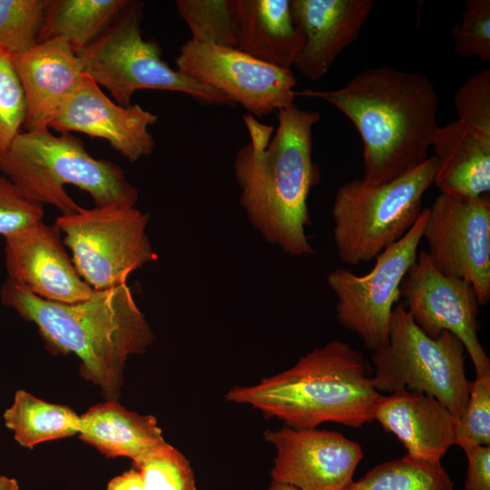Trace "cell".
<instances>
[{
    "instance_id": "1",
    "label": "cell",
    "mask_w": 490,
    "mask_h": 490,
    "mask_svg": "<svg viewBox=\"0 0 490 490\" xmlns=\"http://www.w3.org/2000/svg\"><path fill=\"white\" fill-rule=\"evenodd\" d=\"M277 114L275 132L273 126L243 116L249 141L234 159L239 201L266 241L291 256L309 255L314 249L306 234L311 225L308 198L321 179L312 130L320 113L293 103Z\"/></svg>"
},
{
    "instance_id": "2",
    "label": "cell",
    "mask_w": 490,
    "mask_h": 490,
    "mask_svg": "<svg viewBox=\"0 0 490 490\" xmlns=\"http://www.w3.org/2000/svg\"><path fill=\"white\" fill-rule=\"evenodd\" d=\"M297 96L325 101L352 122L363 144L361 181L369 186L396 180L428 158L438 94L424 74L370 67L340 88L304 89Z\"/></svg>"
},
{
    "instance_id": "3",
    "label": "cell",
    "mask_w": 490,
    "mask_h": 490,
    "mask_svg": "<svg viewBox=\"0 0 490 490\" xmlns=\"http://www.w3.org/2000/svg\"><path fill=\"white\" fill-rule=\"evenodd\" d=\"M0 298L4 306L35 324L54 351L76 355L83 377L108 400L120 396L127 358L145 352L154 339L127 283L68 304L41 299L7 278Z\"/></svg>"
},
{
    "instance_id": "4",
    "label": "cell",
    "mask_w": 490,
    "mask_h": 490,
    "mask_svg": "<svg viewBox=\"0 0 490 490\" xmlns=\"http://www.w3.org/2000/svg\"><path fill=\"white\" fill-rule=\"evenodd\" d=\"M371 376L360 351L332 340L287 370L253 386L231 388L226 399L252 406L265 417H276L295 429L317 428L326 422L360 428L374 421L382 395Z\"/></svg>"
},
{
    "instance_id": "5",
    "label": "cell",
    "mask_w": 490,
    "mask_h": 490,
    "mask_svg": "<svg viewBox=\"0 0 490 490\" xmlns=\"http://www.w3.org/2000/svg\"><path fill=\"white\" fill-rule=\"evenodd\" d=\"M0 172L30 201L56 207L64 215L79 211L66 192L74 185L92 197L95 207H135L139 192L124 170L93 157L78 137L49 129L21 132L0 159Z\"/></svg>"
},
{
    "instance_id": "6",
    "label": "cell",
    "mask_w": 490,
    "mask_h": 490,
    "mask_svg": "<svg viewBox=\"0 0 490 490\" xmlns=\"http://www.w3.org/2000/svg\"><path fill=\"white\" fill-rule=\"evenodd\" d=\"M434 155L401 177L369 186L361 179L341 185L331 214L338 255L348 265L374 260L412 228L421 211L423 196L434 183Z\"/></svg>"
},
{
    "instance_id": "7",
    "label": "cell",
    "mask_w": 490,
    "mask_h": 490,
    "mask_svg": "<svg viewBox=\"0 0 490 490\" xmlns=\"http://www.w3.org/2000/svg\"><path fill=\"white\" fill-rule=\"evenodd\" d=\"M466 349L454 334L432 338L412 320L403 303L392 312L387 343L372 351V381L381 394L405 389L433 397L458 421L472 382L466 375Z\"/></svg>"
},
{
    "instance_id": "8",
    "label": "cell",
    "mask_w": 490,
    "mask_h": 490,
    "mask_svg": "<svg viewBox=\"0 0 490 490\" xmlns=\"http://www.w3.org/2000/svg\"><path fill=\"white\" fill-rule=\"evenodd\" d=\"M142 2L132 1L97 40L76 53L84 74L124 107L132 105V95L140 90L181 93L210 105L233 106L225 93L172 68L162 59L159 44L142 35Z\"/></svg>"
},
{
    "instance_id": "9",
    "label": "cell",
    "mask_w": 490,
    "mask_h": 490,
    "mask_svg": "<svg viewBox=\"0 0 490 490\" xmlns=\"http://www.w3.org/2000/svg\"><path fill=\"white\" fill-rule=\"evenodd\" d=\"M149 217L136 207L82 208L62 214L55 224L78 275L104 290L125 284L132 271L158 260L146 233Z\"/></svg>"
},
{
    "instance_id": "10",
    "label": "cell",
    "mask_w": 490,
    "mask_h": 490,
    "mask_svg": "<svg viewBox=\"0 0 490 490\" xmlns=\"http://www.w3.org/2000/svg\"><path fill=\"white\" fill-rule=\"evenodd\" d=\"M428 208L422 210L412 228L378 254L372 270L358 276L336 269L327 283L337 298L336 317L374 351L387 343L393 309L401 298V282L416 262Z\"/></svg>"
},
{
    "instance_id": "11",
    "label": "cell",
    "mask_w": 490,
    "mask_h": 490,
    "mask_svg": "<svg viewBox=\"0 0 490 490\" xmlns=\"http://www.w3.org/2000/svg\"><path fill=\"white\" fill-rule=\"evenodd\" d=\"M177 70L223 93L257 118L294 103L297 79L291 69L264 63L239 48L187 40Z\"/></svg>"
},
{
    "instance_id": "12",
    "label": "cell",
    "mask_w": 490,
    "mask_h": 490,
    "mask_svg": "<svg viewBox=\"0 0 490 490\" xmlns=\"http://www.w3.org/2000/svg\"><path fill=\"white\" fill-rule=\"evenodd\" d=\"M434 266L475 288L479 305L490 300V199L463 200L440 193L423 230Z\"/></svg>"
},
{
    "instance_id": "13",
    "label": "cell",
    "mask_w": 490,
    "mask_h": 490,
    "mask_svg": "<svg viewBox=\"0 0 490 490\" xmlns=\"http://www.w3.org/2000/svg\"><path fill=\"white\" fill-rule=\"evenodd\" d=\"M405 309L426 335L454 334L469 355L475 376L490 373V359L478 338L479 302L473 285L441 273L426 250L417 254L400 285Z\"/></svg>"
},
{
    "instance_id": "14",
    "label": "cell",
    "mask_w": 490,
    "mask_h": 490,
    "mask_svg": "<svg viewBox=\"0 0 490 490\" xmlns=\"http://www.w3.org/2000/svg\"><path fill=\"white\" fill-rule=\"evenodd\" d=\"M264 436L277 450L272 482L299 490H349L364 457L358 443L336 431L284 426Z\"/></svg>"
},
{
    "instance_id": "15",
    "label": "cell",
    "mask_w": 490,
    "mask_h": 490,
    "mask_svg": "<svg viewBox=\"0 0 490 490\" xmlns=\"http://www.w3.org/2000/svg\"><path fill=\"white\" fill-rule=\"evenodd\" d=\"M158 116L139 104L122 106L86 74L48 124L60 134L83 132L106 140L130 162L150 155L155 142L149 127Z\"/></svg>"
},
{
    "instance_id": "16",
    "label": "cell",
    "mask_w": 490,
    "mask_h": 490,
    "mask_svg": "<svg viewBox=\"0 0 490 490\" xmlns=\"http://www.w3.org/2000/svg\"><path fill=\"white\" fill-rule=\"evenodd\" d=\"M57 225L42 220L5 238L8 279L41 299L77 303L95 292L77 273Z\"/></svg>"
},
{
    "instance_id": "17",
    "label": "cell",
    "mask_w": 490,
    "mask_h": 490,
    "mask_svg": "<svg viewBox=\"0 0 490 490\" xmlns=\"http://www.w3.org/2000/svg\"><path fill=\"white\" fill-rule=\"evenodd\" d=\"M293 21L303 34L293 64L306 79L322 78L357 40L373 9L371 0H290Z\"/></svg>"
},
{
    "instance_id": "18",
    "label": "cell",
    "mask_w": 490,
    "mask_h": 490,
    "mask_svg": "<svg viewBox=\"0 0 490 490\" xmlns=\"http://www.w3.org/2000/svg\"><path fill=\"white\" fill-rule=\"evenodd\" d=\"M25 103V131L49 129L48 124L85 76L82 59L63 38L40 42L10 56Z\"/></svg>"
},
{
    "instance_id": "19",
    "label": "cell",
    "mask_w": 490,
    "mask_h": 490,
    "mask_svg": "<svg viewBox=\"0 0 490 490\" xmlns=\"http://www.w3.org/2000/svg\"><path fill=\"white\" fill-rule=\"evenodd\" d=\"M374 420L396 436L407 455L420 459L441 462L447 450L456 444L457 417L426 394L401 389L381 395Z\"/></svg>"
},
{
    "instance_id": "20",
    "label": "cell",
    "mask_w": 490,
    "mask_h": 490,
    "mask_svg": "<svg viewBox=\"0 0 490 490\" xmlns=\"http://www.w3.org/2000/svg\"><path fill=\"white\" fill-rule=\"evenodd\" d=\"M441 193L463 200L490 191V134L456 120L436 129L432 146Z\"/></svg>"
},
{
    "instance_id": "21",
    "label": "cell",
    "mask_w": 490,
    "mask_h": 490,
    "mask_svg": "<svg viewBox=\"0 0 490 490\" xmlns=\"http://www.w3.org/2000/svg\"><path fill=\"white\" fill-rule=\"evenodd\" d=\"M238 48L270 64L290 69L303 45L290 0H229Z\"/></svg>"
},
{
    "instance_id": "22",
    "label": "cell",
    "mask_w": 490,
    "mask_h": 490,
    "mask_svg": "<svg viewBox=\"0 0 490 490\" xmlns=\"http://www.w3.org/2000/svg\"><path fill=\"white\" fill-rule=\"evenodd\" d=\"M78 434L107 457L132 461L166 442L153 416L129 411L115 400L98 404L80 416Z\"/></svg>"
},
{
    "instance_id": "23",
    "label": "cell",
    "mask_w": 490,
    "mask_h": 490,
    "mask_svg": "<svg viewBox=\"0 0 490 490\" xmlns=\"http://www.w3.org/2000/svg\"><path fill=\"white\" fill-rule=\"evenodd\" d=\"M132 3L130 0H49L39 43L63 38L78 53L97 40Z\"/></svg>"
},
{
    "instance_id": "24",
    "label": "cell",
    "mask_w": 490,
    "mask_h": 490,
    "mask_svg": "<svg viewBox=\"0 0 490 490\" xmlns=\"http://www.w3.org/2000/svg\"><path fill=\"white\" fill-rule=\"evenodd\" d=\"M5 426L24 447L79 433L80 416L69 407L45 402L17 390L14 402L3 415Z\"/></svg>"
},
{
    "instance_id": "25",
    "label": "cell",
    "mask_w": 490,
    "mask_h": 490,
    "mask_svg": "<svg viewBox=\"0 0 490 490\" xmlns=\"http://www.w3.org/2000/svg\"><path fill=\"white\" fill-rule=\"evenodd\" d=\"M349 490H454V483L441 462L407 454L374 466Z\"/></svg>"
},
{
    "instance_id": "26",
    "label": "cell",
    "mask_w": 490,
    "mask_h": 490,
    "mask_svg": "<svg viewBox=\"0 0 490 490\" xmlns=\"http://www.w3.org/2000/svg\"><path fill=\"white\" fill-rule=\"evenodd\" d=\"M175 5L192 41L238 48L229 0H177Z\"/></svg>"
},
{
    "instance_id": "27",
    "label": "cell",
    "mask_w": 490,
    "mask_h": 490,
    "mask_svg": "<svg viewBox=\"0 0 490 490\" xmlns=\"http://www.w3.org/2000/svg\"><path fill=\"white\" fill-rule=\"evenodd\" d=\"M49 0H0V49L9 56L39 44Z\"/></svg>"
},
{
    "instance_id": "28",
    "label": "cell",
    "mask_w": 490,
    "mask_h": 490,
    "mask_svg": "<svg viewBox=\"0 0 490 490\" xmlns=\"http://www.w3.org/2000/svg\"><path fill=\"white\" fill-rule=\"evenodd\" d=\"M147 490H196L187 458L167 442L132 461Z\"/></svg>"
},
{
    "instance_id": "29",
    "label": "cell",
    "mask_w": 490,
    "mask_h": 490,
    "mask_svg": "<svg viewBox=\"0 0 490 490\" xmlns=\"http://www.w3.org/2000/svg\"><path fill=\"white\" fill-rule=\"evenodd\" d=\"M455 49L463 58L490 61V1L467 0L461 20L451 31Z\"/></svg>"
},
{
    "instance_id": "30",
    "label": "cell",
    "mask_w": 490,
    "mask_h": 490,
    "mask_svg": "<svg viewBox=\"0 0 490 490\" xmlns=\"http://www.w3.org/2000/svg\"><path fill=\"white\" fill-rule=\"evenodd\" d=\"M24 121L22 87L9 54L0 49V159L22 132Z\"/></svg>"
},
{
    "instance_id": "31",
    "label": "cell",
    "mask_w": 490,
    "mask_h": 490,
    "mask_svg": "<svg viewBox=\"0 0 490 490\" xmlns=\"http://www.w3.org/2000/svg\"><path fill=\"white\" fill-rule=\"evenodd\" d=\"M456 445L464 451L472 446H490V373L475 376L472 382Z\"/></svg>"
},
{
    "instance_id": "32",
    "label": "cell",
    "mask_w": 490,
    "mask_h": 490,
    "mask_svg": "<svg viewBox=\"0 0 490 490\" xmlns=\"http://www.w3.org/2000/svg\"><path fill=\"white\" fill-rule=\"evenodd\" d=\"M458 120L490 134V70L467 78L455 95Z\"/></svg>"
},
{
    "instance_id": "33",
    "label": "cell",
    "mask_w": 490,
    "mask_h": 490,
    "mask_svg": "<svg viewBox=\"0 0 490 490\" xmlns=\"http://www.w3.org/2000/svg\"><path fill=\"white\" fill-rule=\"evenodd\" d=\"M42 205L27 199L0 172V235L5 238L42 220Z\"/></svg>"
},
{
    "instance_id": "34",
    "label": "cell",
    "mask_w": 490,
    "mask_h": 490,
    "mask_svg": "<svg viewBox=\"0 0 490 490\" xmlns=\"http://www.w3.org/2000/svg\"><path fill=\"white\" fill-rule=\"evenodd\" d=\"M464 452L468 461L464 490H490V446H472Z\"/></svg>"
},
{
    "instance_id": "35",
    "label": "cell",
    "mask_w": 490,
    "mask_h": 490,
    "mask_svg": "<svg viewBox=\"0 0 490 490\" xmlns=\"http://www.w3.org/2000/svg\"><path fill=\"white\" fill-rule=\"evenodd\" d=\"M106 490H147L141 473L134 467L113 477Z\"/></svg>"
},
{
    "instance_id": "36",
    "label": "cell",
    "mask_w": 490,
    "mask_h": 490,
    "mask_svg": "<svg viewBox=\"0 0 490 490\" xmlns=\"http://www.w3.org/2000/svg\"><path fill=\"white\" fill-rule=\"evenodd\" d=\"M0 490H19V484L15 478L0 475Z\"/></svg>"
},
{
    "instance_id": "37",
    "label": "cell",
    "mask_w": 490,
    "mask_h": 490,
    "mask_svg": "<svg viewBox=\"0 0 490 490\" xmlns=\"http://www.w3.org/2000/svg\"><path fill=\"white\" fill-rule=\"evenodd\" d=\"M269 490H299L291 485L271 482Z\"/></svg>"
}]
</instances>
